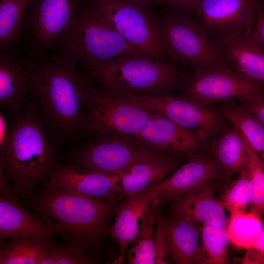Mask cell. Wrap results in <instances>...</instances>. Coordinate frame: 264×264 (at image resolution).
Masks as SVG:
<instances>
[{"mask_svg":"<svg viewBox=\"0 0 264 264\" xmlns=\"http://www.w3.org/2000/svg\"><path fill=\"white\" fill-rule=\"evenodd\" d=\"M22 201L42 219L58 224L59 236L65 243L90 254L108 234V222L114 204L43 185Z\"/></svg>","mask_w":264,"mask_h":264,"instance_id":"obj_3","label":"cell"},{"mask_svg":"<svg viewBox=\"0 0 264 264\" xmlns=\"http://www.w3.org/2000/svg\"><path fill=\"white\" fill-rule=\"evenodd\" d=\"M230 243L226 228L211 224H202L195 264L230 263Z\"/></svg>","mask_w":264,"mask_h":264,"instance_id":"obj_27","label":"cell"},{"mask_svg":"<svg viewBox=\"0 0 264 264\" xmlns=\"http://www.w3.org/2000/svg\"><path fill=\"white\" fill-rule=\"evenodd\" d=\"M178 166L177 161L171 154L157 151L121 175L120 183L124 196H133L156 185Z\"/></svg>","mask_w":264,"mask_h":264,"instance_id":"obj_21","label":"cell"},{"mask_svg":"<svg viewBox=\"0 0 264 264\" xmlns=\"http://www.w3.org/2000/svg\"><path fill=\"white\" fill-rule=\"evenodd\" d=\"M157 20L169 60L193 68L217 65L231 68L209 35L197 22L182 16H163Z\"/></svg>","mask_w":264,"mask_h":264,"instance_id":"obj_10","label":"cell"},{"mask_svg":"<svg viewBox=\"0 0 264 264\" xmlns=\"http://www.w3.org/2000/svg\"><path fill=\"white\" fill-rule=\"evenodd\" d=\"M87 75L101 87L149 96L164 95L179 80V72L174 65L142 56L113 59L95 67Z\"/></svg>","mask_w":264,"mask_h":264,"instance_id":"obj_6","label":"cell"},{"mask_svg":"<svg viewBox=\"0 0 264 264\" xmlns=\"http://www.w3.org/2000/svg\"><path fill=\"white\" fill-rule=\"evenodd\" d=\"M121 36L143 56L164 61L166 44L147 5L132 0H93Z\"/></svg>","mask_w":264,"mask_h":264,"instance_id":"obj_7","label":"cell"},{"mask_svg":"<svg viewBox=\"0 0 264 264\" xmlns=\"http://www.w3.org/2000/svg\"><path fill=\"white\" fill-rule=\"evenodd\" d=\"M252 32L264 46V2L258 0V8Z\"/></svg>","mask_w":264,"mask_h":264,"instance_id":"obj_37","label":"cell"},{"mask_svg":"<svg viewBox=\"0 0 264 264\" xmlns=\"http://www.w3.org/2000/svg\"><path fill=\"white\" fill-rule=\"evenodd\" d=\"M60 156L39 113L29 99L17 116L0 147V170L22 201L48 181Z\"/></svg>","mask_w":264,"mask_h":264,"instance_id":"obj_2","label":"cell"},{"mask_svg":"<svg viewBox=\"0 0 264 264\" xmlns=\"http://www.w3.org/2000/svg\"><path fill=\"white\" fill-rule=\"evenodd\" d=\"M135 138L158 151L187 156L198 153L203 143L194 132L154 112Z\"/></svg>","mask_w":264,"mask_h":264,"instance_id":"obj_19","label":"cell"},{"mask_svg":"<svg viewBox=\"0 0 264 264\" xmlns=\"http://www.w3.org/2000/svg\"><path fill=\"white\" fill-rule=\"evenodd\" d=\"M96 85L89 79L84 93L82 132L93 138L135 137L152 111L120 92Z\"/></svg>","mask_w":264,"mask_h":264,"instance_id":"obj_5","label":"cell"},{"mask_svg":"<svg viewBox=\"0 0 264 264\" xmlns=\"http://www.w3.org/2000/svg\"><path fill=\"white\" fill-rule=\"evenodd\" d=\"M161 205V199L155 195L141 218L138 235L129 250V264H155L154 233Z\"/></svg>","mask_w":264,"mask_h":264,"instance_id":"obj_26","label":"cell"},{"mask_svg":"<svg viewBox=\"0 0 264 264\" xmlns=\"http://www.w3.org/2000/svg\"><path fill=\"white\" fill-rule=\"evenodd\" d=\"M226 230L234 246L246 249L253 244L263 229L260 219L245 212L230 215Z\"/></svg>","mask_w":264,"mask_h":264,"instance_id":"obj_30","label":"cell"},{"mask_svg":"<svg viewBox=\"0 0 264 264\" xmlns=\"http://www.w3.org/2000/svg\"><path fill=\"white\" fill-rule=\"evenodd\" d=\"M98 261L92 254L66 243H54L41 264H92Z\"/></svg>","mask_w":264,"mask_h":264,"instance_id":"obj_33","label":"cell"},{"mask_svg":"<svg viewBox=\"0 0 264 264\" xmlns=\"http://www.w3.org/2000/svg\"><path fill=\"white\" fill-rule=\"evenodd\" d=\"M143 4L148 5L149 3L152 2L159 1L160 2V0H132Z\"/></svg>","mask_w":264,"mask_h":264,"instance_id":"obj_40","label":"cell"},{"mask_svg":"<svg viewBox=\"0 0 264 264\" xmlns=\"http://www.w3.org/2000/svg\"><path fill=\"white\" fill-rule=\"evenodd\" d=\"M264 92V86L231 68L208 65L193 68L181 96L207 104L227 102Z\"/></svg>","mask_w":264,"mask_h":264,"instance_id":"obj_12","label":"cell"},{"mask_svg":"<svg viewBox=\"0 0 264 264\" xmlns=\"http://www.w3.org/2000/svg\"><path fill=\"white\" fill-rule=\"evenodd\" d=\"M239 105L264 124V92L238 100Z\"/></svg>","mask_w":264,"mask_h":264,"instance_id":"obj_35","label":"cell"},{"mask_svg":"<svg viewBox=\"0 0 264 264\" xmlns=\"http://www.w3.org/2000/svg\"><path fill=\"white\" fill-rule=\"evenodd\" d=\"M220 179L225 178L215 157L211 153H198L189 156L186 163L162 182L144 191L155 194L162 204Z\"/></svg>","mask_w":264,"mask_h":264,"instance_id":"obj_14","label":"cell"},{"mask_svg":"<svg viewBox=\"0 0 264 264\" xmlns=\"http://www.w3.org/2000/svg\"><path fill=\"white\" fill-rule=\"evenodd\" d=\"M237 175L219 200L230 215L245 213L251 200L252 186L248 169L245 167Z\"/></svg>","mask_w":264,"mask_h":264,"instance_id":"obj_31","label":"cell"},{"mask_svg":"<svg viewBox=\"0 0 264 264\" xmlns=\"http://www.w3.org/2000/svg\"><path fill=\"white\" fill-rule=\"evenodd\" d=\"M246 167L250 174L252 186L249 212L261 219L264 215V162L249 143Z\"/></svg>","mask_w":264,"mask_h":264,"instance_id":"obj_32","label":"cell"},{"mask_svg":"<svg viewBox=\"0 0 264 264\" xmlns=\"http://www.w3.org/2000/svg\"><path fill=\"white\" fill-rule=\"evenodd\" d=\"M0 250V264H41L54 243L53 239L17 236Z\"/></svg>","mask_w":264,"mask_h":264,"instance_id":"obj_25","label":"cell"},{"mask_svg":"<svg viewBox=\"0 0 264 264\" xmlns=\"http://www.w3.org/2000/svg\"><path fill=\"white\" fill-rule=\"evenodd\" d=\"M29 0H0V49H12L22 36L25 12Z\"/></svg>","mask_w":264,"mask_h":264,"instance_id":"obj_28","label":"cell"},{"mask_svg":"<svg viewBox=\"0 0 264 264\" xmlns=\"http://www.w3.org/2000/svg\"><path fill=\"white\" fill-rule=\"evenodd\" d=\"M121 93L150 111L165 116L194 132L203 142L214 140L227 129L226 120H227L221 112L196 98Z\"/></svg>","mask_w":264,"mask_h":264,"instance_id":"obj_11","label":"cell"},{"mask_svg":"<svg viewBox=\"0 0 264 264\" xmlns=\"http://www.w3.org/2000/svg\"><path fill=\"white\" fill-rule=\"evenodd\" d=\"M259 0H201L195 10L199 25L213 37L233 32H251Z\"/></svg>","mask_w":264,"mask_h":264,"instance_id":"obj_15","label":"cell"},{"mask_svg":"<svg viewBox=\"0 0 264 264\" xmlns=\"http://www.w3.org/2000/svg\"><path fill=\"white\" fill-rule=\"evenodd\" d=\"M242 264H264V229L257 236L253 244L246 249Z\"/></svg>","mask_w":264,"mask_h":264,"instance_id":"obj_36","label":"cell"},{"mask_svg":"<svg viewBox=\"0 0 264 264\" xmlns=\"http://www.w3.org/2000/svg\"><path fill=\"white\" fill-rule=\"evenodd\" d=\"M0 170V237L30 236L53 239L60 226L29 211Z\"/></svg>","mask_w":264,"mask_h":264,"instance_id":"obj_13","label":"cell"},{"mask_svg":"<svg viewBox=\"0 0 264 264\" xmlns=\"http://www.w3.org/2000/svg\"><path fill=\"white\" fill-rule=\"evenodd\" d=\"M0 50V106L11 124L29 99L31 75L15 48Z\"/></svg>","mask_w":264,"mask_h":264,"instance_id":"obj_18","label":"cell"},{"mask_svg":"<svg viewBox=\"0 0 264 264\" xmlns=\"http://www.w3.org/2000/svg\"><path fill=\"white\" fill-rule=\"evenodd\" d=\"M155 195L143 191L128 197L118 208L114 222L108 230V234L120 248L114 264L122 263L129 245L136 239L141 218Z\"/></svg>","mask_w":264,"mask_h":264,"instance_id":"obj_22","label":"cell"},{"mask_svg":"<svg viewBox=\"0 0 264 264\" xmlns=\"http://www.w3.org/2000/svg\"><path fill=\"white\" fill-rule=\"evenodd\" d=\"M248 147L243 135L233 124L213 140L211 153L222 168L225 180H229L245 168Z\"/></svg>","mask_w":264,"mask_h":264,"instance_id":"obj_24","label":"cell"},{"mask_svg":"<svg viewBox=\"0 0 264 264\" xmlns=\"http://www.w3.org/2000/svg\"><path fill=\"white\" fill-rule=\"evenodd\" d=\"M84 0H29L22 36L30 60L46 55L78 14Z\"/></svg>","mask_w":264,"mask_h":264,"instance_id":"obj_8","label":"cell"},{"mask_svg":"<svg viewBox=\"0 0 264 264\" xmlns=\"http://www.w3.org/2000/svg\"><path fill=\"white\" fill-rule=\"evenodd\" d=\"M158 150L135 137L93 138L66 154L68 162L104 175L121 176Z\"/></svg>","mask_w":264,"mask_h":264,"instance_id":"obj_9","label":"cell"},{"mask_svg":"<svg viewBox=\"0 0 264 264\" xmlns=\"http://www.w3.org/2000/svg\"><path fill=\"white\" fill-rule=\"evenodd\" d=\"M25 61L31 75L29 99L57 148L82 132L87 75L64 66L46 55Z\"/></svg>","mask_w":264,"mask_h":264,"instance_id":"obj_1","label":"cell"},{"mask_svg":"<svg viewBox=\"0 0 264 264\" xmlns=\"http://www.w3.org/2000/svg\"><path fill=\"white\" fill-rule=\"evenodd\" d=\"M221 112L240 130L264 162V124L239 105L229 103L221 109Z\"/></svg>","mask_w":264,"mask_h":264,"instance_id":"obj_29","label":"cell"},{"mask_svg":"<svg viewBox=\"0 0 264 264\" xmlns=\"http://www.w3.org/2000/svg\"><path fill=\"white\" fill-rule=\"evenodd\" d=\"M51 59L88 72L113 59L143 56L116 30L93 0H84L78 14L50 49Z\"/></svg>","mask_w":264,"mask_h":264,"instance_id":"obj_4","label":"cell"},{"mask_svg":"<svg viewBox=\"0 0 264 264\" xmlns=\"http://www.w3.org/2000/svg\"><path fill=\"white\" fill-rule=\"evenodd\" d=\"M121 176H111L90 171L67 162H61L49 180L43 185L59 188L115 203L124 197Z\"/></svg>","mask_w":264,"mask_h":264,"instance_id":"obj_16","label":"cell"},{"mask_svg":"<svg viewBox=\"0 0 264 264\" xmlns=\"http://www.w3.org/2000/svg\"><path fill=\"white\" fill-rule=\"evenodd\" d=\"M155 264H170V257L165 231L163 217L159 213L154 228Z\"/></svg>","mask_w":264,"mask_h":264,"instance_id":"obj_34","label":"cell"},{"mask_svg":"<svg viewBox=\"0 0 264 264\" xmlns=\"http://www.w3.org/2000/svg\"><path fill=\"white\" fill-rule=\"evenodd\" d=\"M201 0H160V2L176 8L183 9H194Z\"/></svg>","mask_w":264,"mask_h":264,"instance_id":"obj_38","label":"cell"},{"mask_svg":"<svg viewBox=\"0 0 264 264\" xmlns=\"http://www.w3.org/2000/svg\"><path fill=\"white\" fill-rule=\"evenodd\" d=\"M211 40L232 69L264 86V46L252 32L228 33Z\"/></svg>","mask_w":264,"mask_h":264,"instance_id":"obj_17","label":"cell"},{"mask_svg":"<svg viewBox=\"0 0 264 264\" xmlns=\"http://www.w3.org/2000/svg\"><path fill=\"white\" fill-rule=\"evenodd\" d=\"M163 221L171 259L176 264H195L202 224L174 214Z\"/></svg>","mask_w":264,"mask_h":264,"instance_id":"obj_23","label":"cell"},{"mask_svg":"<svg viewBox=\"0 0 264 264\" xmlns=\"http://www.w3.org/2000/svg\"><path fill=\"white\" fill-rule=\"evenodd\" d=\"M8 119L2 110L0 111V147L5 142L10 129Z\"/></svg>","mask_w":264,"mask_h":264,"instance_id":"obj_39","label":"cell"},{"mask_svg":"<svg viewBox=\"0 0 264 264\" xmlns=\"http://www.w3.org/2000/svg\"><path fill=\"white\" fill-rule=\"evenodd\" d=\"M216 192L215 182L210 183L172 200L170 210L172 214L187 217L201 224L226 228L228 218Z\"/></svg>","mask_w":264,"mask_h":264,"instance_id":"obj_20","label":"cell"}]
</instances>
